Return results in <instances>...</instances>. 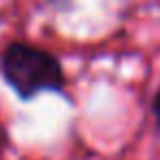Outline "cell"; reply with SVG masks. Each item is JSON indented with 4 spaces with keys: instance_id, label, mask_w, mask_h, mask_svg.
I'll use <instances>...</instances> for the list:
<instances>
[{
    "instance_id": "cell-1",
    "label": "cell",
    "mask_w": 160,
    "mask_h": 160,
    "mask_svg": "<svg viewBox=\"0 0 160 160\" xmlns=\"http://www.w3.org/2000/svg\"><path fill=\"white\" fill-rule=\"evenodd\" d=\"M0 79L22 103L40 94H64L68 83L62 59L27 40H11L0 51Z\"/></svg>"
},
{
    "instance_id": "cell-2",
    "label": "cell",
    "mask_w": 160,
    "mask_h": 160,
    "mask_svg": "<svg viewBox=\"0 0 160 160\" xmlns=\"http://www.w3.org/2000/svg\"><path fill=\"white\" fill-rule=\"evenodd\" d=\"M149 110H151V118H153V129L160 134V83H158V88H156V92L151 97Z\"/></svg>"
},
{
    "instance_id": "cell-3",
    "label": "cell",
    "mask_w": 160,
    "mask_h": 160,
    "mask_svg": "<svg viewBox=\"0 0 160 160\" xmlns=\"http://www.w3.org/2000/svg\"><path fill=\"white\" fill-rule=\"evenodd\" d=\"M44 5L55 13H68L75 7V0H44Z\"/></svg>"
}]
</instances>
